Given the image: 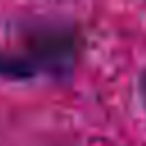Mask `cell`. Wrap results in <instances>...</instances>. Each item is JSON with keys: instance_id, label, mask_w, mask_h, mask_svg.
Listing matches in <instances>:
<instances>
[{"instance_id": "6da1fadb", "label": "cell", "mask_w": 146, "mask_h": 146, "mask_svg": "<svg viewBox=\"0 0 146 146\" xmlns=\"http://www.w3.org/2000/svg\"><path fill=\"white\" fill-rule=\"evenodd\" d=\"M80 34L71 23L34 25L18 46L0 48V80L25 82L41 75H68L78 62Z\"/></svg>"}, {"instance_id": "7a4b0ae2", "label": "cell", "mask_w": 146, "mask_h": 146, "mask_svg": "<svg viewBox=\"0 0 146 146\" xmlns=\"http://www.w3.org/2000/svg\"><path fill=\"white\" fill-rule=\"evenodd\" d=\"M135 89H137V103H139V110H141V114H144V121H146V64L139 68V73H137V84H135Z\"/></svg>"}]
</instances>
